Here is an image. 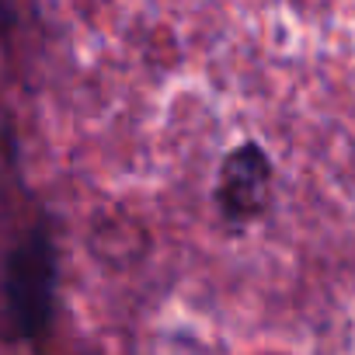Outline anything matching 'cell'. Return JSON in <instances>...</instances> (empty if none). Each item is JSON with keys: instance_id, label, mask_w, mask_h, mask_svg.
Instances as JSON below:
<instances>
[{"instance_id": "1", "label": "cell", "mask_w": 355, "mask_h": 355, "mask_svg": "<svg viewBox=\"0 0 355 355\" xmlns=\"http://www.w3.org/2000/svg\"><path fill=\"white\" fill-rule=\"evenodd\" d=\"M53 248L42 230L25 237L11 258H8V275H4V293H8V310L11 320L21 334H35L49 320L53 306Z\"/></svg>"}]
</instances>
